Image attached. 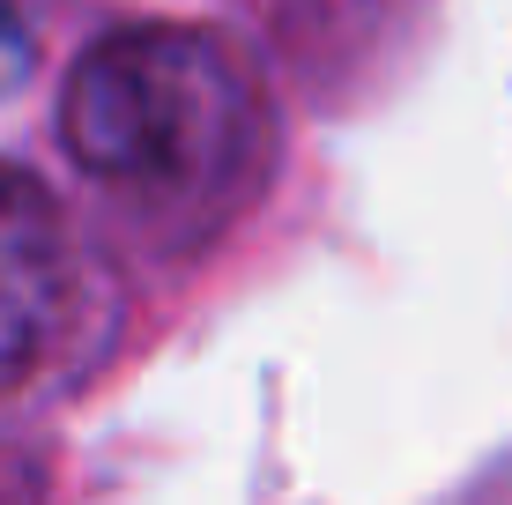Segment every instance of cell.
Instances as JSON below:
<instances>
[{
    "label": "cell",
    "instance_id": "obj_1",
    "mask_svg": "<svg viewBox=\"0 0 512 505\" xmlns=\"http://www.w3.org/2000/svg\"><path fill=\"white\" fill-rule=\"evenodd\" d=\"M60 134L90 179L141 201H186L223 186L253 149V82L208 30L141 23L112 30L75 60Z\"/></svg>",
    "mask_w": 512,
    "mask_h": 505
},
{
    "label": "cell",
    "instance_id": "obj_2",
    "mask_svg": "<svg viewBox=\"0 0 512 505\" xmlns=\"http://www.w3.org/2000/svg\"><path fill=\"white\" fill-rule=\"evenodd\" d=\"M67 312V223L30 171L0 164V394L52 357Z\"/></svg>",
    "mask_w": 512,
    "mask_h": 505
}]
</instances>
